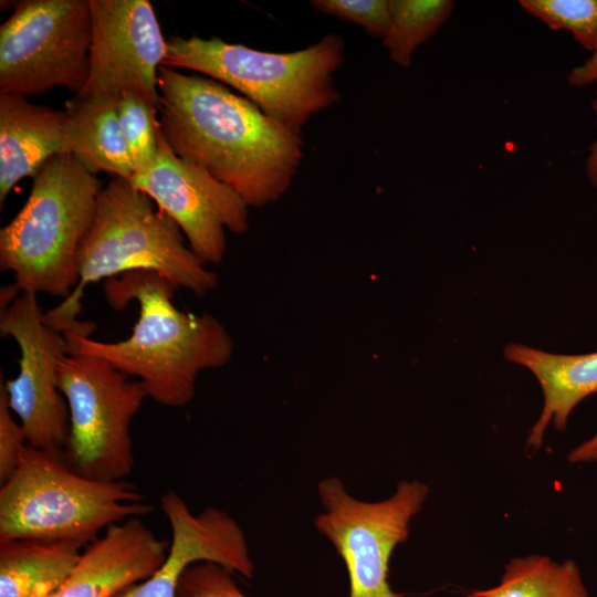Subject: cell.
Segmentation results:
<instances>
[{"label":"cell","mask_w":597,"mask_h":597,"mask_svg":"<svg viewBox=\"0 0 597 597\" xmlns=\"http://www.w3.org/2000/svg\"><path fill=\"white\" fill-rule=\"evenodd\" d=\"M119 95H75L65 104L71 155L91 172L130 180L134 167L118 117Z\"/></svg>","instance_id":"cell-17"},{"label":"cell","mask_w":597,"mask_h":597,"mask_svg":"<svg viewBox=\"0 0 597 597\" xmlns=\"http://www.w3.org/2000/svg\"><path fill=\"white\" fill-rule=\"evenodd\" d=\"M159 505L171 530L167 557L151 576L116 597H177L182 574L198 562H213L253 578L255 566L245 534L227 512L210 506L193 514L174 490L161 494Z\"/></svg>","instance_id":"cell-13"},{"label":"cell","mask_w":597,"mask_h":597,"mask_svg":"<svg viewBox=\"0 0 597 597\" xmlns=\"http://www.w3.org/2000/svg\"><path fill=\"white\" fill-rule=\"evenodd\" d=\"M311 3L316 11L355 23L373 36L384 39L389 32L387 0H315Z\"/></svg>","instance_id":"cell-23"},{"label":"cell","mask_w":597,"mask_h":597,"mask_svg":"<svg viewBox=\"0 0 597 597\" xmlns=\"http://www.w3.org/2000/svg\"><path fill=\"white\" fill-rule=\"evenodd\" d=\"M390 29L383 39L389 56L396 64L408 67L413 51L449 18L453 2L448 0H390L388 1Z\"/></svg>","instance_id":"cell-20"},{"label":"cell","mask_w":597,"mask_h":597,"mask_svg":"<svg viewBox=\"0 0 597 597\" xmlns=\"http://www.w3.org/2000/svg\"><path fill=\"white\" fill-rule=\"evenodd\" d=\"M151 511L128 480L82 476L63 453L28 444L18 469L0 488V542L44 538L87 545L102 530Z\"/></svg>","instance_id":"cell-6"},{"label":"cell","mask_w":597,"mask_h":597,"mask_svg":"<svg viewBox=\"0 0 597 597\" xmlns=\"http://www.w3.org/2000/svg\"><path fill=\"white\" fill-rule=\"evenodd\" d=\"M176 287L154 271H133L105 282L109 305L124 308L138 303V318L129 337L100 342L75 332L63 333L71 354L103 358L128 376L137 377L154 401L172 408L195 397L199 374L224 366L234 343L214 316L180 311Z\"/></svg>","instance_id":"cell-2"},{"label":"cell","mask_w":597,"mask_h":597,"mask_svg":"<svg viewBox=\"0 0 597 597\" xmlns=\"http://www.w3.org/2000/svg\"><path fill=\"white\" fill-rule=\"evenodd\" d=\"M118 117L134 167V175L149 169L158 154V109L134 91L119 95Z\"/></svg>","instance_id":"cell-21"},{"label":"cell","mask_w":597,"mask_h":597,"mask_svg":"<svg viewBox=\"0 0 597 597\" xmlns=\"http://www.w3.org/2000/svg\"><path fill=\"white\" fill-rule=\"evenodd\" d=\"M572 463H588L597 461V432L586 441L575 447L567 455Z\"/></svg>","instance_id":"cell-27"},{"label":"cell","mask_w":597,"mask_h":597,"mask_svg":"<svg viewBox=\"0 0 597 597\" xmlns=\"http://www.w3.org/2000/svg\"><path fill=\"white\" fill-rule=\"evenodd\" d=\"M90 73L78 96L134 91L159 108L158 70L167 41L148 0H90Z\"/></svg>","instance_id":"cell-12"},{"label":"cell","mask_w":597,"mask_h":597,"mask_svg":"<svg viewBox=\"0 0 597 597\" xmlns=\"http://www.w3.org/2000/svg\"><path fill=\"white\" fill-rule=\"evenodd\" d=\"M161 133L174 153L233 189L248 207L279 200L291 187L304 143L222 83L158 70Z\"/></svg>","instance_id":"cell-1"},{"label":"cell","mask_w":597,"mask_h":597,"mask_svg":"<svg viewBox=\"0 0 597 597\" xmlns=\"http://www.w3.org/2000/svg\"><path fill=\"white\" fill-rule=\"evenodd\" d=\"M133 271H154L176 289L205 296L217 275L184 242L178 226L129 180L115 177L102 188L94 221L77 254L78 281L72 293L44 314L62 333L90 336L94 324L81 322L88 284Z\"/></svg>","instance_id":"cell-3"},{"label":"cell","mask_w":597,"mask_h":597,"mask_svg":"<svg viewBox=\"0 0 597 597\" xmlns=\"http://www.w3.org/2000/svg\"><path fill=\"white\" fill-rule=\"evenodd\" d=\"M32 179L25 203L0 229V270L21 293L64 300L77 284V254L102 187L71 154L51 157Z\"/></svg>","instance_id":"cell-4"},{"label":"cell","mask_w":597,"mask_h":597,"mask_svg":"<svg viewBox=\"0 0 597 597\" xmlns=\"http://www.w3.org/2000/svg\"><path fill=\"white\" fill-rule=\"evenodd\" d=\"M90 0H23L0 27V94L81 92L90 73Z\"/></svg>","instance_id":"cell-8"},{"label":"cell","mask_w":597,"mask_h":597,"mask_svg":"<svg viewBox=\"0 0 597 597\" xmlns=\"http://www.w3.org/2000/svg\"><path fill=\"white\" fill-rule=\"evenodd\" d=\"M317 493L323 512L314 525L346 566L349 597H399L388 582L389 561L408 538L409 523L423 506L428 485L401 481L390 498L366 502L352 496L339 478L327 476Z\"/></svg>","instance_id":"cell-9"},{"label":"cell","mask_w":597,"mask_h":597,"mask_svg":"<svg viewBox=\"0 0 597 597\" xmlns=\"http://www.w3.org/2000/svg\"><path fill=\"white\" fill-rule=\"evenodd\" d=\"M170 542L140 517L106 528L88 543L62 586L51 597H116L147 579L164 563Z\"/></svg>","instance_id":"cell-14"},{"label":"cell","mask_w":597,"mask_h":597,"mask_svg":"<svg viewBox=\"0 0 597 597\" xmlns=\"http://www.w3.org/2000/svg\"><path fill=\"white\" fill-rule=\"evenodd\" d=\"M503 354L531 370L542 387L543 410L527 438V448L540 449L551 421L563 431L573 409L597 392V352L561 355L513 343L505 346Z\"/></svg>","instance_id":"cell-16"},{"label":"cell","mask_w":597,"mask_h":597,"mask_svg":"<svg viewBox=\"0 0 597 597\" xmlns=\"http://www.w3.org/2000/svg\"><path fill=\"white\" fill-rule=\"evenodd\" d=\"M44 314L32 293H21L1 310V336L12 337L20 349L19 374L4 387L29 446L63 453L70 416L57 374L70 348L64 334L51 327Z\"/></svg>","instance_id":"cell-10"},{"label":"cell","mask_w":597,"mask_h":597,"mask_svg":"<svg viewBox=\"0 0 597 597\" xmlns=\"http://www.w3.org/2000/svg\"><path fill=\"white\" fill-rule=\"evenodd\" d=\"M597 81V43L593 50V55L580 66L572 70L568 74V82L573 86L583 87Z\"/></svg>","instance_id":"cell-26"},{"label":"cell","mask_w":597,"mask_h":597,"mask_svg":"<svg viewBox=\"0 0 597 597\" xmlns=\"http://www.w3.org/2000/svg\"><path fill=\"white\" fill-rule=\"evenodd\" d=\"M469 597H590L577 564L542 555L512 558L500 583Z\"/></svg>","instance_id":"cell-19"},{"label":"cell","mask_w":597,"mask_h":597,"mask_svg":"<svg viewBox=\"0 0 597 597\" xmlns=\"http://www.w3.org/2000/svg\"><path fill=\"white\" fill-rule=\"evenodd\" d=\"M25 432L13 418L3 379L0 383V484L18 469L28 447Z\"/></svg>","instance_id":"cell-25"},{"label":"cell","mask_w":597,"mask_h":597,"mask_svg":"<svg viewBox=\"0 0 597 597\" xmlns=\"http://www.w3.org/2000/svg\"><path fill=\"white\" fill-rule=\"evenodd\" d=\"M229 569L213 562H198L182 574L177 597H248Z\"/></svg>","instance_id":"cell-24"},{"label":"cell","mask_w":597,"mask_h":597,"mask_svg":"<svg viewBox=\"0 0 597 597\" xmlns=\"http://www.w3.org/2000/svg\"><path fill=\"white\" fill-rule=\"evenodd\" d=\"M64 111L0 94V207L23 178H33L51 157L71 154Z\"/></svg>","instance_id":"cell-15"},{"label":"cell","mask_w":597,"mask_h":597,"mask_svg":"<svg viewBox=\"0 0 597 597\" xmlns=\"http://www.w3.org/2000/svg\"><path fill=\"white\" fill-rule=\"evenodd\" d=\"M336 33L294 52L274 53L219 38H171L163 65L182 67L230 85L266 116L301 133L317 113L341 100L334 75L344 62Z\"/></svg>","instance_id":"cell-5"},{"label":"cell","mask_w":597,"mask_h":597,"mask_svg":"<svg viewBox=\"0 0 597 597\" xmlns=\"http://www.w3.org/2000/svg\"><path fill=\"white\" fill-rule=\"evenodd\" d=\"M521 6L551 29L569 31L585 49L597 43V0H522Z\"/></svg>","instance_id":"cell-22"},{"label":"cell","mask_w":597,"mask_h":597,"mask_svg":"<svg viewBox=\"0 0 597 597\" xmlns=\"http://www.w3.org/2000/svg\"><path fill=\"white\" fill-rule=\"evenodd\" d=\"M129 181L178 226L205 265L222 261L226 230L235 234L249 230V207L243 199L200 166L177 156L161 129L155 164Z\"/></svg>","instance_id":"cell-11"},{"label":"cell","mask_w":597,"mask_h":597,"mask_svg":"<svg viewBox=\"0 0 597 597\" xmlns=\"http://www.w3.org/2000/svg\"><path fill=\"white\" fill-rule=\"evenodd\" d=\"M591 107L597 117V92L596 97L593 100ZM586 174L590 182L597 187V139L590 147V153L586 160Z\"/></svg>","instance_id":"cell-28"},{"label":"cell","mask_w":597,"mask_h":597,"mask_svg":"<svg viewBox=\"0 0 597 597\" xmlns=\"http://www.w3.org/2000/svg\"><path fill=\"white\" fill-rule=\"evenodd\" d=\"M57 380L70 416L65 463L92 480H127L135 461L130 425L149 398L145 385L103 358L71 353Z\"/></svg>","instance_id":"cell-7"},{"label":"cell","mask_w":597,"mask_h":597,"mask_svg":"<svg viewBox=\"0 0 597 597\" xmlns=\"http://www.w3.org/2000/svg\"><path fill=\"white\" fill-rule=\"evenodd\" d=\"M86 544L20 538L0 542V597H51L65 582Z\"/></svg>","instance_id":"cell-18"}]
</instances>
